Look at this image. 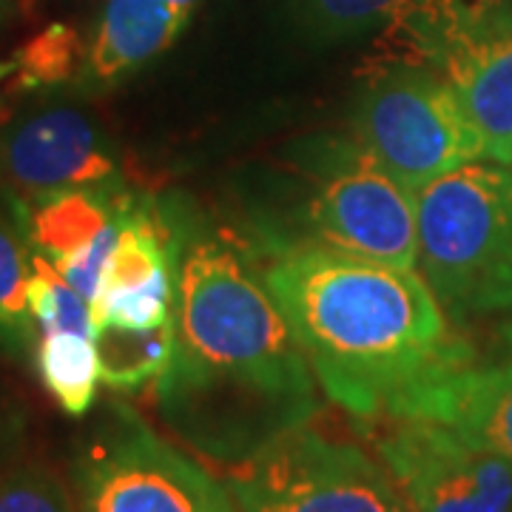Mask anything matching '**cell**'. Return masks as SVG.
Listing matches in <instances>:
<instances>
[{
  "label": "cell",
  "instance_id": "6da1fadb",
  "mask_svg": "<svg viewBox=\"0 0 512 512\" xmlns=\"http://www.w3.org/2000/svg\"><path fill=\"white\" fill-rule=\"evenodd\" d=\"M174 225V353L154 407L174 439L237 470L319 413L316 376L254 259L185 208Z\"/></svg>",
  "mask_w": 512,
  "mask_h": 512
},
{
  "label": "cell",
  "instance_id": "7a4b0ae2",
  "mask_svg": "<svg viewBox=\"0 0 512 512\" xmlns=\"http://www.w3.org/2000/svg\"><path fill=\"white\" fill-rule=\"evenodd\" d=\"M271 256L262 279L316 382L365 427L419 419L441 384L476 365L416 271L319 248Z\"/></svg>",
  "mask_w": 512,
  "mask_h": 512
},
{
  "label": "cell",
  "instance_id": "3957f363",
  "mask_svg": "<svg viewBox=\"0 0 512 512\" xmlns=\"http://www.w3.org/2000/svg\"><path fill=\"white\" fill-rule=\"evenodd\" d=\"M288 171L285 200L256 217L265 254L319 248L416 271V197L353 137L305 140Z\"/></svg>",
  "mask_w": 512,
  "mask_h": 512
},
{
  "label": "cell",
  "instance_id": "277c9868",
  "mask_svg": "<svg viewBox=\"0 0 512 512\" xmlns=\"http://www.w3.org/2000/svg\"><path fill=\"white\" fill-rule=\"evenodd\" d=\"M416 242V268L453 319L510 311V165H461L421 188Z\"/></svg>",
  "mask_w": 512,
  "mask_h": 512
},
{
  "label": "cell",
  "instance_id": "5b68a950",
  "mask_svg": "<svg viewBox=\"0 0 512 512\" xmlns=\"http://www.w3.org/2000/svg\"><path fill=\"white\" fill-rule=\"evenodd\" d=\"M353 140L413 197L487 157L444 74L421 60H396L367 77L353 109Z\"/></svg>",
  "mask_w": 512,
  "mask_h": 512
},
{
  "label": "cell",
  "instance_id": "8992f818",
  "mask_svg": "<svg viewBox=\"0 0 512 512\" xmlns=\"http://www.w3.org/2000/svg\"><path fill=\"white\" fill-rule=\"evenodd\" d=\"M77 512H237L200 461L117 404L74 464Z\"/></svg>",
  "mask_w": 512,
  "mask_h": 512
},
{
  "label": "cell",
  "instance_id": "52a82bcc",
  "mask_svg": "<svg viewBox=\"0 0 512 512\" xmlns=\"http://www.w3.org/2000/svg\"><path fill=\"white\" fill-rule=\"evenodd\" d=\"M237 512H410L387 467L308 424L231 473Z\"/></svg>",
  "mask_w": 512,
  "mask_h": 512
},
{
  "label": "cell",
  "instance_id": "ba28073f",
  "mask_svg": "<svg viewBox=\"0 0 512 512\" xmlns=\"http://www.w3.org/2000/svg\"><path fill=\"white\" fill-rule=\"evenodd\" d=\"M413 512H512V467L433 419L367 427Z\"/></svg>",
  "mask_w": 512,
  "mask_h": 512
},
{
  "label": "cell",
  "instance_id": "9c48e42d",
  "mask_svg": "<svg viewBox=\"0 0 512 512\" xmlns=\"http://www.w3.org/2000/svg\"><path fill=\"white\" fill-rule=\"evenodd\" d=\"M495 163L512 165V0L464 3L424 52Z\"/></svg>",
  "mask_w": 512,
  "mask_h": 512
},
{
  "label": "cell",
  "instance_id": "30bf717a",
  "mask_svg": "<svg viewBox=\"0 0 512 512\" xmlns=\"http://www.w3.org/2000/svg\"><path fill=\"white\" fill-rule=\"evenodd\" d=\"M0 177L9 202L32 205L57 191L120 183V165L89 114L52 106L0 137Z\"/></svg>",
  "mask_w": 512,
  "mask_h": 512
},
{
  "label": "cell",
  "instance_id": "8fae6325",
  "mask_svg": "<svg viewBox=\"0 0 512 512\" xmlns=\"http://www.w3.org/2000/svg\"><path fill=\"white\" fill-rule=\"evenodd\" d=\"M185 26L188 18L168 0H106L77 74V86L83 92L114 89L163 55Z\"/></svg>",
  "mask_w": 512,
  "mask_h": 512
},
{
  "label": "cell",
  "instance_id": "7c38bea8",
  "mask_svg": "<svg viewBox=\"0 0 512 512\" xmlns=\"http://www.w3.org/2000/svg\"><path fill=\"white\" fill-rule=\"evenodd\" d=\"M128 197L131 191L120 180L100 188L57 191L32 205H9L32 251L57 265L86 251L109 225L120 220Z\"/></svg>",
  "mask_w": 512,
  "mask_h": 512
},
{
  "label": "cell",
  "instance_id": "4fadbf2b",
  "mask_svg": "<svg viewBox=\"0 0 512 512\" xmlns=\"http://www.w3.org/2000/svg\"><path fill=\"white\" fill-rule=\"evenodd\" d=\"M419 419L453 427L512 467V359L453 376L427 399Z\"/></svg>",
  "mask_w": 512,
  "mask_h": 512
},
{
  "label": "cell",
  "instance_id": "5bb4252c",
  "mask_svg": "<svg viewBox=\"0 0 512 512\" xmlns=\"http://www.w3.org/2000/svg\"><path fill=\"white\" fill-rule=\"evenodd\" d=\"M464 0H293L299 29L333 43L384 29L402 40L424 35L450 20Z\"/></svg>",
  "mask_w": 512,
  "mask_h": 512
},
{
  "label": "cell",
  "instance_id": "9a60e30c",
  "mask_svg": "<svg viewBox=\"0 0 512 512\" xmlns=\"http://www.w3.org/2000/svg\"><path fill=\"white\" fill-rule=\"evenodd\" d=\"M35 365L46 390L55 402L74 416H86L97 399L100 379V353L92 336L72 330H49L40 336Z\"/></svg>",
  "mask_w": 512,
  "mask_h": 512
},
{
  "label": "cell",
  "instance_id": "2e32d148",
  "mask_svg": "<svg viewBox=\"0 0 512 512\" xmlns=\"http://www.w3.org/2000/svg\"><path fill=\"white\" fill-rule=\"evenodd\" d=\"M32 256L12 211L0 208V348L15 359L37 350V322L29 308Z\"/></svg>",
  "mask_w": 512,
  "mask_h": 512
},
{
  "label": "cell",
  "instance_id": "e0dca14e",
  "mask_svg": "<svg viewBox=\"0 0 512 512\" xmlns=\"http://www.w3.org/2000/svg\"><path fill=\"white\" fill-rule=\"evenodd\" d=\"M177 325H163L157 330H97L94 342L100 353V379L111 390L131 393L148 382H157L174 353Z\"/></svg>",
  "mask_w": 512,
  "mask_h": 512
},
{
  "label": "cell",
  "instance_id": "ac0fdd59",
  "mask_svg": "<svg viewBox=\"0 0 512 512\" xmlns=\"http://www.w3.org/2000/svg\"><path fill=\"white\" fill-rule=\"evenodd\" d=\"M86 49L74 29L63 23H52L29 43H23L15 55L18 72L12 74L9 92H35V89H52L60 83L77 80L83 66Z\"/></svg>",
  "mask_w": 512,
  "mask_h": 512
},
{
  "label": "cell",
  "instance_id": "d6986e66",
  "mask_svg": "<svg viewBox=\"0 0 512 512\" xmlns=\"http://www.w3.org/2000/svg\"><path fill=\"white\" fill-rule=\"evenodd\" d=\"M29 308L43 333L72 330L92 339L97 336L89 302L74 291L46 256L35 251H32V276H29Z\"/></svg>",
  "mask_w": 512,
  "mask_h": 512
},
{
  "label": "cell",
  "instance_id": "ffe728a7",
  "mask_svg": "<svg viewBox=\"0 0 512 512\" xmlns=\"http://www.w3.org/2000/svg\"><path fill=\"white\" fill-rule=\"evenodd\" d=\"M0 512H77V501L55 470L23 464L0 473Z\"/></svg>",
  "mask_w": 512,
  "mask_h": 512
},
{
  "label": "cell",
  "instance_id": "44dd1931",
  "mask_svg": "<svg viewBox=\"0 0 512 512\" xmlns=\"http://www.w3.org/2000/svg\"><path fill=\"white\" fill-rule=\"evenodd\" d=\"M168 3H171V6H174V9L188 20H191V15H194V9L200 6V0H168Z\"/></svg>",
  "mask_w": 512,
  "mask_h": 512
},
{
  "label": "cell",
  "instance_id": "7402d4cb",
  "mask_svg": "<svg viewBox=\"0 0 512 512\" xmlns=\"http://www.w3.org/2000/svg\"><path fill=\"white\" fill-rule=\"evenodd\" d=\"M15 72H18V63L15 60H0V80H9Z\"/></svg>",
  "mask_w": 512,
  "mask_h": 512
},
{
  "label": "cell",
  "instance_id": "603a6c76",
  "mask_svg": "<svg viewBox=\"0 0 512 512\" xmlns=\"http://www.w3.org/2000/svg\"><path fill=\"white\" fill-rule=\"evenodd\" d=\"M3 9H6V0H0V12H3Z\"/></svg>",
  "mask_w": 512,
  "mask_h": 512
},
{
  "label": "cell",
  "instance_id": "cb8c5ba5",
  "mask_svg": "<svg viewBox=\"0 0 512 512\" xmlns=\"http://www.w3.org/2000/svg\"><path fill=\"white\" fill-rule=\"evenodd\" d=\"M507 339H510V345H512V328L507 330Z\"/></svg>",
  "mask_w": 512,
  "mask_h": 512
}]
</instances>
